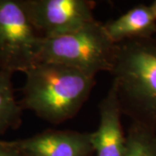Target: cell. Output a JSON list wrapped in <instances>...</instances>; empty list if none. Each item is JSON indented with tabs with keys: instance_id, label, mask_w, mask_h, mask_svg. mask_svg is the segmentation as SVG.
<instances>
[{
	"instance_id": "1",
	"label": "cell",
	"mask_w": 156,
	"mask_h": 156,
	"mask_svg": "<svg viewBox=\"0 0 156 156\" xmlns=\"http://www.w3.org/2000/svg\"><path fill=\"white\" fill-rule=\"evenodd\" d=\"M24 75L23 109L56 125L77 115L95 84V76L50 62H37Z\"/></svg>"
},
{
	"instance_id": "2",
	"label": "cell",
	"mask_w": 156,
	"mask_h": 156,
	"mask_svg": "<svg viewBox=\"0 0 156 156\" xmlns=\"http://www.w3.org/2000/svg\"><path fill=\"white\" fill-rule=\"evenodd\" d=\"M110 73L122 115L156 132V42L135 39L118 44Z\"/></svg>"
},
{
	"instance_id": "3",
	"label": "cell",
	"mask_w": 156,
	"mask_h": 156,
	"mask_svg": "<svg viewBox=\"0 0 156 156\" xmlns=\"http://www.w3.org/2000/svg\"><path fill=\"white\" fill-rule=\"evenodd\" d=\"M117 44L113 43L95 20L70 33L54 37H43L38 62L63 64L95 76L102 71L111 72Z\"/></svg>"
},
{
	"instance_id": "4",
	"label": "cell",
	"mask_w": 156,
	"mask_h": 156,
	"mask_svg": "<svg viewBox=\"0 0 156 156\" xmlns=\"http://www.w3.org/2000/svg\"><path fill=\"white\" fill-rule=\"evenodd\" d=\"M42 39L22 0H0V70L24 74L38 62Z\"/></svg>"
},
{
	"instance_id": "5",
	"label": "cell",
	"mask_w": 156,
	"mask_h": 156,
	"mask_svg": "<svg viewBox=\"0 0 156 156\" xmlns=\"http://www.w3.org/2000/svg\"><path fill=\"white\" fill-rule=\"evenodd\" d=\"M30 21L42 37L76 31L96 19L95 3L89 0H22Z\"/></svg>"
},
{
	"instance_id": "6",
	"label": "cell",
	"mask_w": 156,
	"mask_h": 156,
	"mask_svg": "<svg viewBox=\"0 0 156 156\" xmlns=\"http://www.w3.org/2000/svg\"><path fill=\"white\" fill-rule=\"evenodd\" d=\"M23 156H93L92 133L45 130L24 139L11 140Z\"/></svg>"
},
{
	"instance_id": "7",
	"label": "cell",
	"mask_w": 156,
	"mask_h": 156,
	"mask_svg": "<svg viewBox=\"0 0 156 156\" xmlns=\"http://www.w3.org/2000/svg\"><path fill=\"white\" fill-rule=\"evenodd\" d=\"M99 125L92 133L95 156H124L127 134L122 125V112L113 87L99 104Z\"/></svg>"
},
{
	"instance_id": "8",
	"label": "cell",
	"mask_w": 156,
	"mask_h": 156,
	"mask_svg": "<svg viewBox=\"0 0 156 156\" xmlns=\"http://www.w3.org/2000/svg\"><path fill=\"white\" fill-rule=\"evenodd\" d=\"M103 28L115 44L135 39H150L156 34V18L149 5H138L103 23Z\"/></svg>"
},
{
	"instance_id": "9",
	"label": "cell",
	"mask_w": 156,
	"mask_h": 156,
	"mask_svg": "<svg viewBox=\"0 0 156 156\" xmlns=\"http://www.w3.org/2000/svg\"><path fill=\"white\" fill-rule=\"evenodd\" d=\"M12 75L0 70V136L22 123L23 109L15 96Z\"/></svg>"
},
{
	"instance_id": "10",
	"label": "cell",
	"mask_w": 156,
	"mask_h": 156,
	"mask_svg": "<svg viewBox=\"0 0 156 156\" xmlns=\"http://www.w3.org/2000/svg\"><path fill=\"white\" fill-rule=\"evenodd\" d=\"M124 156H156V132L132 122L127 132Z\"/></svg>"
},
{
	"instance_id": "11",
	"label": "cell",
	"mask_w": 156,
	"mask_h": 156,
	"mask_svg": "<svg viewBox=\"0 0 156 156\" xmlns=\"http://www.w3.org/2000/svg\"><path fill=\"white\" fill-rule=\"evenodd\" d=\"M0 156H23V154L12 144L11 140H0Z\"/></svg>"
},
{
	"instance_id": "12",
	"label": "cell",
	"mask_w": 156,
	"mask_h": 156,
	"mask_svg": "<svg viewBox=\"0 0 156 156\" xmlns=\"http://www.w3.org/2000/svg\"><path fill=\"white\" fill-rule=\"evenodd\" d=\"M149 6H150L151 11H152V12H153L154 16V17H155V18H156V0L153 1V2L151 3L150 5H149Z\"/></svg>"
}]
</instances>
